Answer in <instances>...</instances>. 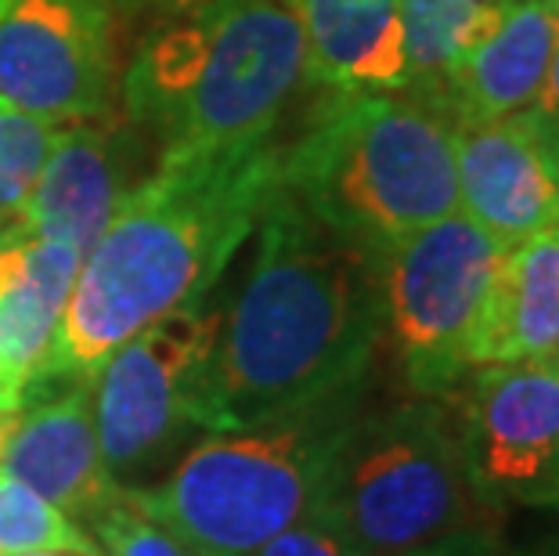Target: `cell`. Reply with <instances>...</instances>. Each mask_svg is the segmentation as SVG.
<instances>
[{
  "label": "cell",
  "instance_id": "1",
  "mask_svg": "<svg viewBox=\"0 0 559 556\" xmlns=\"http://www.w3.org/2000/svg\"><path fill=\"white\" fill-rule=\"evenodd\" d=\"M257 224V257L202 380L210 434L358 394L383 343L379 250L321 221L282 181Z\"/></svg>",
  "mask_w": 559,
  "mask_h": 556
},
{
  "label": "cell",
  "instance_id": "2",
  "mask_svg": "<svg viewBox=\"0 0 559 556\" xmlns=\"http://www.w3.org/2000/svg\"><path fill=\"white\" fill-rule=\"evenodd\" d=\"M275 145L224 156H159L80 260L40 380H87L130 336L195 307L249 239L278 188Z\"/></svg>",
  "mask_w": 559,
  "mask_h": 556
},
{
  "label": "cell",
  "instance_id": "3",
  "mask_svg": "<svg viewBox=\"0 0 559 556\" xmlns=\"http://www.w3.org/2000/svg\"><path fill=\"white\" fill-rule=\"evenodd\" d=\"M307 76L296 0H206L152 33L127 73L130 120L163 156H224L275 145L293 91Z\"/></svg>",
  "mask_w": 559,
  "mask_h": 556
},
{
  "label": "cell",
  "instance_id": "4",
  "mask_svg": "<svg viewBox=\"0 0 559 556\" xmlns=\"http://www.w3.org/2000/svg\"><path fill=\"white\" fill-rule=\"evenodd\" d=\"M282 188L383 253L459 210L455 127L415 94H329L282 152Z\"/></svg>",
  "mask_w": 559,
  "mask_h": 556
},
{
  "label": "cell",
  "instance_id": "5",
  "mask_svg": "<svg viewBox=\"0 0 559 556\" xmlns=\"http://www.w3.org/2000/svg\"><path fill=\"white\" fill-rule=\"evenodd\" d=\"M365 390L192 445L152 488L127 492L192 556H253L314 513Z\"/></svg>",
  "mask_w": 559,
  "mask_h": 556
},
{
  "label": "cell",
  "instance_id": "6",
  "mask_svg": "<svg viewBox=\"0 0 559 556\" xmlns=\"http://www.w3.org/2000/svg\"><path fill=\"white\" fill-rule=\"evenodd\" d=\"M318 510L358 556H404L498 517L469 484L455 409L419 394L354 412Z\"/></svg>",
  "mask_w": 559,
  "mask_h": 556
},
{
  "label": "cell",
  "instance_id": "7",
  "mask_svg": "<svg viewBox=\"0 0 559 556\" xmlns=\"http://www.w3.org/2000/svg\"><path fill=\"white\" fill-rule=\"evenodd\" d=\"M506 250L455 210L379 253L383 336L412 394L451 398L469 376L473 340Z\"/></svg>",
  "mask_w": 559,
  "mask_h": 556
},
{
  "label": "cell",
  "instance_id": "8",
  "mask_svg": "<svg viewBox=\"0 0 559 556\" xmlns=\"http://www.w3.org/2000/svg\"><path fill=\"white\" fill-rule=\"evenodd\" d=\"M221 333V315L181 307L159 318L91 376L102 463L123 492L152 488L188 434L202 430V380Z\"/></svg>",
  "mask_w": 559,
  "mask_h": 556
},
{
  "label": "cell",
  "instance_id": "9",
  "mask_svg": "<svg viewBox=\"0 0 559 556\" xmlns=\"http://www.w3.org/2000/svg\"><path fill=\"white\" fill-rule=\"evenodd\" d=\"M455 423L487 510L559 513V372L545 362L469 369Z\"/></svg>",
  "mask_w": 559,
  "mask_h": 556
},
{
  "label": "cell",
  "instance_id": "10",
  "mask_svg": "<svg viewBox=\"0 0 559 556\" xmlns=\"http://www.w3.org/2000/svg\"><path fill=\"white\" fill-rule=\"evenodd\" d=\"M109 0H4L0 102L62 127L94 120L112 73Z\"/></svg>",
  "mask_w": 559,
  "mask_h": 556
},
{
  "label": "cell",
  "instance_id": "11",
  "mask_svg": "<svg viewBox=\"0 0 559 556\" xmlns=\"http://www.w3.org/2000/svg\"><path fill=\"white\" fill-rule=\"evenodd\" d=\"M22 394L40 398H22V412L0 452V470L44 495L69 520L91 524L123 495L102 463L91 376L29 383Z\"/></svg>",
  "mask_w": 559,
  "mask_h": 556
},
{
  "label": "cell",
  "instance_id": "12",
  "mask_svg": "<svg viewBox=\"0 0 559 556\" xmlns=\"http://www.w3.org/2000/svg\"><path fill=\"white\" fill-rule=\"evenodd\" d=\"M455 177L459 210L502 246L559 228V149L531 109L459 127Z\"/></svg>",
  "mask_w": 559,
  "mask_h": 556
},
{
  "label": "cell",
  "instance_id": "13",
  "mask_svg": "<svg viewBox=\"0 0 559 556\" xmlns=\"http://www.w3.org/2000/svg\"><path fill=\"white\" fill-rule=\"evenodd\" d=\"M559 51L556 0H513L502 22L462 58L433 109L451 127H480L527 113Z\"/></svg>",
  "mask_w": 559,
  "mask_h": 556
},
{
  "label": "cell",
  "instance_id": "14",
  "mask_svg": "<svg viewBox=\"0 0 559 556\" xmlns=\"http://www.w3.org/2000/svg\"><path fill=\"white\" fill-rule=\"evenodd\" d=\"M83 253L26 232H0V380L26 390L40 380L62 329Z\"/></svg>",
  "mask_w": 559,
  "mask_h": 556
},
{
  "label": "cell",
  "instance_id": "15",
  "mask_svg": "<svg viewBox=\"0 0 559 556\" xmlns=\"http://www.w3.org/2000/svg\"><path fill=\"white\" fill-rule=\"evenodd\" d=\"M130 192L120 141L91 120L55 127L37 185L22 210V228L87 253Z\"/></svg>",
  "mask_w": 559,
  "mask_h": 556
},
{
  "label": "cell",
  "instance_id": "16",
  "mask_svg": "<svg viewBox=\"0 0 559 556\" xmlns=\"http://www.w3.org/2000/svg\"><path fill=\"white\" fill-rule=\"evenodd\" d=\"M307 80L329 94L408 91L401 0H296Z\"/></svg>",
  "mask_w": 559,
  "mask_h": 556
},
{
  "label": "cell",
  "instance_id": "17",
  "mask_svg": "<svg viewBox=\"0 0 559 556\" xmlns=\"http://www.w3.org/2000/svg\"><path fill=\"white\" fill-rule=\"evenodd\" d=\"M559 351V228L509 246L473 340L480 365L545 362Z\"/></svg>",
  "mask_w": 559,
  "mask_h": 556
},
{
  "label": "cell",
  "instance_id": "18",
  "mask_svg": "<svg viewBox=\"0 0 559 556\" xmlns=\"http://www.w3.org/2000/svg\"><path fill=\"white\" fill-rule=\"evenodd\" d=\"M513 0H401L408 94L437 105L448 76L477 47Z\"/></svg>",
  "mask_w": 559,
  "mask_h": 556
},
{
  "label": "cell",
  "instance_id": "19",
  "mask_svg": "<svg viewBox=\"0 0 559 556\" xmlns=\"http://www.w3.org/2000/svg\"><path fill=\"white\" fill-rule=\"evenodd\" d=\"M33 549H69L80 556H102L98 542L76 528L58 506H51L0 470V556H19Z\"/></svg>",
  "mask_w": 559,
  "mask_h": 556
},
{
  "label": "cell",
  "instance_id": "20",
  "mask_svg": "<svg viewBox=\"0 0 559 556\" xmlns=\"http://www.w3.org/2000/svg\"><path fill=\"white\" fill-rule=\"evenodd\" d=\"M55 127L0 102V232L15 228L51 149Z\"/></svg>",
  "mask_w": 559,
  "mask_h": 556
},
{
  "label": "cell",
  "instance_id": "21",
  "mask_svg": "<svg viewBox=\"0 0 559 556\" xmlns=\"http://www.w3.org/2000/svg\"><path fill=\"white\" fill-rule=\"evenodd\" d=\"M91 531L105 556H192L127 492L98 520H91Z\"/></svg>",
  "mask_w": 559,
  "mask_h": 556
},
{
  "label": "cell",
  "instance_id": "22",
  "mask_svg": "<svg viewBox=\"0 0 559 556\" xmlns=\"http://www.w3.org/2000/svg\"><path fill=\"white\" fill-rule=\"evenodd\" d=\"M253 556H358V549L340 535V528L325 513L314 510L296 520L293 528H285L267 546H260Z\"/></svg>",
  "mask_w": 559,
  "mask_h": 556
},
{
  "label": "cell",
  "instance_id": "23",
  "mask_svg": "<svg viewBox=\"0 0 559 556\" xmlns=\"http://www.w3.org/2000/svg\"><path fill=\"white\" fill-rule=\"evenodd\" d=\"M404 556H506V546H502V539H498L495 524H487V528L455 531V535L437 539L430 546H419Z\"/></svg>",
  "mask_w": 559,
  "mask_h": 556
},
{
  "label": "cell",
  "instance_id": "24",
  "mask_svg": "<svg viewBox=\"0 0 559 556\" xmlns=\"http://www.w3.org/2000/svg\"><path fill=\"white\" fill-rule=\"evenodd\" d=\"M531 116L542 123V130L559 149V51L552 58V69H549V76H545L538 98H534V105H531Z\"/></svg>",
  "mask_w": 559,
  "mask_h": 556
},
{
  "label": "cell",
  "instance_id": "25",
  "mask_svg": "<svg viewBox=\"0 0 559 556\" xmlns=\"http://www.w3.org/2000/svg\"><path fill=\"white\" fill-rule=\"evenodd\" d=\"M19 412H22V390L0 380V452H4L8 434H11V427H15Z\"/></svg>",
  "mask_w": 559,
  "mask_h": 556
},
{
  "label": "cell",
  "instance_id": "26",
  "mask_svg": "<svg viewBox=\"0 0 559 556\" xmlns=\"http://www.w3.org/2000/svg\"><path fill=\"white\" fill-rule=\"evenodd\" d=\"M516 556H559V528L545 531L542 539H534L527 549H520Z\"/></svg>",
  "mask_w": 559,
  "mask_h": 556
},
{
  "label": "cell",
  "instance_id": "27",
  "mask_svg": "<svg viewBox=\"0 0 559 556\" xmlns=\"http://www.w3.org/2000/svg\"><path fill=\"white\" fill-rule=\"evenodd\" d=\"M19 556H80V553H69V549L66 553L62 549H40L37 553V549H33V553H19Z\"/></svg>",
  "mask_w": 559,
  "mask_h": 556
},
{
  "label": "cell",
  "instance_id": "28",
  "mask_svg": "<svg viewBox=\"0 0 559 556\" xmlns=\"http://www.w3.org/2000/svg\"><path fill=\"white\" fill-rule=\"evenodd\" d=\"M545 365H549L552 372H559V351H556V354H549V358H545Z\"/></svg>",
  "mask_w": 559,
  "mask_h": 556
},
{
  "label": "cell",
  "instance_id": "29",
  "mask_svg": "<svg viewBox=\"0 0 559 556\" xmlns=\"http://www.w3.org/2000/svg\"><path fill=\"white\" fill-rule=\"evenodd\" d=\"M0 8H4V0H0Z\"/></svg>",
  "mask_w": 559,
  "mask_h": 556
},
{
  "label": "cell",
  "instance_id": "30",
  "mask_svg": "<svg viewBox=\"0 0 559 556\" xmlns=\"http://www.w3.org/2000/svg\"><path fill=\"white\" fill-rule=\"evenodd\" d=\"M556 4H559V0H556Z\"/></svg>",
  "mask_w": 559,
  "mask_h": 556
}]
</instances>
